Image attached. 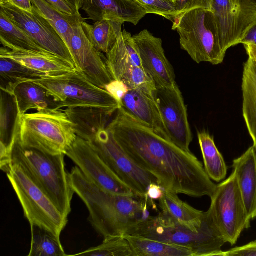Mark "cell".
<instances>
[{
  "label": "cell",
  "mask_w": 256,
  "mask_h": 256,
  "mask_svg": "<svg viewBox=\"0 0 256 256\" xmlns=\"http://www.w3.org/2000/svg\"><path fill=\"white\" fill-rule=\"evenodd\" d=\"M106 128L130 156L156 178L165 191L212 196L216 185L202 162L128 114L122 106Z\"/></svg>",
  "instance_id": "obj_1"
},
{
  "label": "cell",
  "mask_w": 256,
  "mask_h": 256,
  "mask_svg": "<svg viewBox=\"0 0 256 256\" xmlns=\"http://www.w3.org/2000/svg\"><path fill=\"white\" fill-rule=\"evenodd\" d=\"M70 184L89 212L88 221L104 238L124 236L132 227L150 216L148 198L124 196L111 193L88 180L78 166L70 172Z\"/></svg>",
  "instance_id": "obj_2"
},
{
  "label": "cell",
  "mask_w": 256,
  "mask_h": 256,
  "mask_svg": "<svg viewBox=\"0 0 256 256\" xmlns=\"http://www.w3.org/2000/svg\"><path fill=\"white\" fill-rule=\"evenodd\" d=\"M64 154H51L22 146L17 138L11 152V164L20 166L29 178L68 218L74 192Z\"/></svg>",
  "instance_id": "obj_3"
},
{
  "label": "cell",
  "mask_w": 256,
  "mask_h": 256,
  "mask_svg": "<svg viewBox=\"0 0 256 256\" xmlns=\"http://www.w3.org/2000/svg\"><path fill=\"white\" fill-rule=\"evenodd\" d=\"M208 219L198 232L176 222L161 211L130 228L124 235H131L179 246L191 250L194 256H220L226 244L208 212Z\"/></svg>",
  "instance_id": "obj_4"
},
{
  "label": "cell",
  "mask_w": 256,
  "mask_h": 256,
  "mask_svg": "<svg viewBox=\"0 0 256 256\" xmlns=\"http://www.w3.org/2000/svg\"><path fill=\"white\" fill-rule=\"evenodd\" d=\"M76 136L64 110H44L20 115L16 138L24 146L56 155L65 154Z\"/></svg>",
  "instance_id": "obj_5"
},
{
  "label": "cell",
  "mask_w": 256,
  "mask_h": 256,
  "mask_svg": "<svg viewBox=\"0 0 256 256\" xmlns=\"http://www.w3.org/2000/svg\"><path fill=\"white\" fill-rule=\"evenodd\" d=\"M172 30L180 36L181 48L198 64H222L226 53L222 48L214 16L210 8H198L178 16Z\"/></svg>",
  "instance_id": "obj_6"
},
{
  "label": "cell",
  "mask_w": 256,
  "mask_h": 256,
  "mask_svg": "<svg viewBox=\"0 0 256 256\" xmlns=\"http://www.w3.org/2000/svg\"><path fill=\"white\" fill-rule=\"evenodd\" d=\"M6 175L30 226L46 230L60 240L61 233L68 223V218L61 213L20 166L11 164Z\"/></svg>",
  "instance_id": "obj_7"
},
{
  "label": "cell",
  "mask_w": 256,
  "mask_h": 256,
  "mask_svg": "<svg viewBox=\"0 0 256 256\" xmlns=\"http://www.w3.org/2000/svg\"><path fill=\"white\" fill-rule=\"evenodd\" d=\"M44 88L64 108L94 106L118 110V101L106 90L92 82L76 70L65 74L32 80Z\"/></svg>",
  "instance_id": "obj_8"
},
{
  "label": "cell",
  "mask_w": 256,
  "mask_h": 256,
  "mask_svg": "<svg viewBox=\"0 0 256 256\" xmlns=\"http://www.w3.org/2000/svg\"><path fill=\"white\" fill-rule=\"evenodd\" d=\"M207 211L222 234L225 243L232 246L242 232L250 227L249 218L235 172L216 185Z\"/></svg>",
  "instance_id": "obj_9"
},
{
  "label": "cell",
  "mask_w": 256,
  "mask_h": 256,
  "mask_svg": "<svg viewBox=\"0 0 256 256\" xmlns=\"http://www.w3.org/2000/svg\"><path fill=\"white\" fill-rule=\"evenodd\" d=\"M88 142L111 170L137 196L146 198L150 186L158 184L156 178L139 166L106 128L99 131Z\"/></svg>",
  "instance_id": "obj_10"
},
{
  "label": "cell",
  "mask_w": 256,
  "mask_h": 256,
  "mask_svg": "<svg viewBox=\"0 0 256 256\" xmlns=\"http://www.w3.org/2000/svg\"><path fill=\"white\" fill-rule=\"evenodd\" d=\"M0 10L40 46L75 66L65 42L54 27L32 5V12L24 10L7 2H0Z\"/></svg>",
  "instance_id": "obj_11"
},
{
  "label": "cell",
  "mask_w": 256,
  "mask_h": 256,
  "mask_svg": "<svg viewBox=\"0 0 256 256\" xmlns=\"http://www.w3.org/2000/svg\"><path fill=\"white\" fill-rule=\"evenodd\" d=\"M220 44L224 52L240 44L256 21V8L249 0H212Z\"/></svg>",
  "instance_id": "obj_12"
},
{
  "label": "cell",
  "mask_w": 256,
  "mask_h": 256,
  "mask_svg": "<svg viewBox=\"0 0 256 256\" xmlns=\"http://www.w3.org/2000/svg\"><path fill=\"white\" fill-rule=\"evenodd\" d=\"M65 155L88 180L102 189L116 194L137 196L111 170L88 141L76 136Z\"/></svg>",
  "instance_id": "obj_13"
},
{
  "label": "cell",
  "mask_w": 256,
  "mask_h": 256,
  "mask_svg": "<svg viewBox=\"0 0 256 256\" xmlns=\"http://www.w3.org/2000/svg\"><path fill=\"white\" fill-rule=\"evenodd\" d=\"M169 141L188 152L192 135L186 107L176 84L171 88L156 87L154 92Z\"/></svg>",
  "instance_id": "obj_14"
},
{
  "label": "cell",
  "mask_w": 256,
  "mask_h": 256,
  "mask_svg": "<svg viewBox=\"0 0 256 256\" xmlns=\"http://www.w3.org/2000/svg\"><path fill=\"white\" fill-rule=\"evenodd\" d=\"M76 70L95 85L106 89L114 80L107 68L103 53L98 51L86 36L82 22L75 24L68 46Z\"/></svg>",
  "instance_id": "obj_15"
},
{
  "label": "cell",
  "mask_w": 256,
  "mask_h": 256,
  "mask_svg": "<svg viewBox=\"0 0 256 256\" xmlns=\"http://www.w3.org/2000/svg\"><path fill=\"white\" fill-rule=\"evenodd\" d=\"M142 66L156 87L171 88L176 84L174 68L166 56L162 40L145 29L132 36Z\"/></svg>",
  "instance_id": "obj_16"
},
{
  "label": "cell",
  "mask_w": 256,
  "mask_h": 256,
  "mask_svg": "<svg viewBox=\"0 0 256 256\" xmlns=\"http://www.w3.org/2000/svg\"><path fill=\"white\" fill-rule=\"evenodd\" d=\"M154 92L140 88L128 89L120 105L137 120L168 140Z\"/></svg>",
  "instance_id": "obj_17"
},
{
  "label": "cell",
  "mask_w": 256,
  "mask_h": 256,
  "mask_svg": "<svg viewBox=\"0 0 256 256\" xmlns=\"http://www.w3.org/2000/svg\"><path fill=\"white\" fill-rule=\"evenodd\" d=\"M82 9L94 22L108 20L134 25L148 14L133 0H84Z\"/></svg>",
  "instance_id": "obj_18"
},
{
  "label": "cell",
  "mask_w": 256,
  "mask_h": 256,
  "mask_svg": "<svg viewBox=\"0 0 256 256\" xmlns=\"http://www.w3.org/2000/svg\"><path fill=\"white\" fill-rule=\"evenodd\" d=\"M20 113L12 93L0 89V168L6 174L11 166V152L16 140Z\"/></svg>",
  "instance_id": "obj_19"
},
{
  "label": "cell",
  "mask_w": 256,
  "mask_h": 256,
  "mask_svg": "<svg viewBox=\"0 0 256 256\" xmlns=\"http://www.w3.org/2000/svg\"><path fill=\"white\" fill-rule=\"evenodd\" d=\"M117 110L84 106L67 108L64 111L73 123L76 136L88 142L107 128Z\"/></svg>",
  "instance_id": "obj_20"
},
{
  "label": "cell",
  "mask_w": 256,
  "mask_h": 256,
  "mask_svg": "<svg viewBox=\"0 0 256 256\" xmlns=\"http://www.w3.org/2000/svg\"><path fill=\"white\" fill-rule=\"evenodd\" d=\"M232 167L249 218H256V149L250 147L234 159Z\"/></svg>",
  "instance_id": "obj_21"
},
{
  "label": "cell",
  "mask_w": 256,
  "mask_h": 256,
  "mask_svg": "<svg viewBox=\"0 0 256 256\" xmlns=\"http://www.w3.org/2000/svg\"><path fill=\"white\" fill-rule=\"evenodd\" d=\"M0 57L12 59L50 76L65 74L76 70L67 61L52 54L12 50L4 46L0 49Z\"/></svg>",
  "instance_id": "obj_22"
},
{
  "label": "cell",
  "mask_w": 256,
  "mask_h": 256,
  "mask_svg": "<svg viewBox=\"0 0 256 256\" xmlns=\"http://www.w3.org/2000/svg\"><path fill=\"white\" fill-rule=\"evenodd\" d=\"M105 62L112 78L118 80H120L130 68L142 66L139 54L130 32L125 30H122L114 45L106 54Z\"/></svg>",
  "instance_id": "obj_23"
},
{
  "label": "cell",
  "mask_w": 256,
  "mask_h": 256,
  "mask_svg": "<svg viewBox=\"0 0 256 256\" xmlns=\"http://www.w3.org/2000/svg\"><path fill=\"white\" fill-rule=\"evenodd\" d=\"M177 194L164 191L158 200L162 211L180 224L194 232L200 230L207 220V212L194 208Z\"/></svg>",
  "instance_id": "obj_24"
},
{
  "label": "cell",
  "mask_w": 256,
  "mask_h": 256,
  "mask_svg": "<svg viewBox=\"0 0 256 256\" xmlns=\"http://www.w3.org/2000/svg\"><path fill=\"white\" fill-rule=\"evenodd\" d=\"M12 94L14 96L20 115L30 110H61L64 104L50 95L46 90L32 81L18 84Z\"/></svg>",
  "instance_id": "obj_25"
},
{
  "label": "cell",
  "mask_w": 256,
  "mask_h": 256,
  "mask_svg": "<svg viewBox=\"0 0 256 256\" xmlns=\"http://www.w3.org/2000/svg\"><path fill=\"white\" fill-rule=\"evenodd\" d=\"M242 91V116L256 149V66L248 58L244 64Z\"/></svg>",
  "instance_id": "obj_26"
},
{
  "label": "cell",
  "mask_w": 256,
  "mask_h": 256,
  "mask_svg": "<svg viewBox=\"0 0 256 256\" xmlns=\"http://www.w3.org/2000/svg\"><path fill=\"white\" fill-rule=\"evenodd\" d=\"M124 22L117 20H104L90 24L82 22L83 30L93 46L99 52L108 54L122 33Z\"/></svg>",
  "instance_id": "obj_27"
},
{
  "label": "cell",
  "mask_w": 256,
  "mask_h": 256,
  "mask_svg": "<svg viewBox=\"0 0 256 256\" xmlns=\"http://www.w3.org/2000/svg\"><path fill=\"white\" fill-rule=\"evenodd\" d=\"M0 41L4 47L12 50L52 54L43 48L26 32L12 22L0 10Z\"/></svg>",
  "instance_id": "obj_28"
},
{
  "label": "cell",
  "mask_w": 256,
  "mask_h": 256,
  "mask_svg": "<svg viewBox=\"0 0 256 256\" xmlns=\"http://www.w3.org/2000/svg\"><path fill=\"white\" fill-rule=\"evenodd\" d=\"M132 256H194L192 252L183 246L143 237L124 235Z\"/></svg>",
  "instance_id": "obj_29"
},
{
  "label": "cell",
  "mask_w": 256,
  "mask_h": 256,
  "mask_svg": "<svg viewBox=\"0 0 256 256\" xmlns=\"http://www.w3.org/2000/svg\"><path fill=\"white\" fill-rule=\"evenodd\" d=\"M47 76L9 58L0 57V88L12 93L19 84Z\"/></svg>",
  "instance_id": "obj_30"
},
{
  "label": "cell",
  "mask_w": 256,
  "mask_h": 256,
  "mask_svg": "<svg viewBox=\"0 0 256 256\" xmlns=\"http://www.w3.org/2000/svg\"><path fill=\"white\" fill-rule=\"evenodd\" d=\"M198 138L206 174L216 182L224 180L227 174V166L213 136L206 131H202L198 132Z\"/></svg>",
  "instance_id": "obj_31"
},
{
  "label": "cell",
  "mask_w": 256,
  "mask_h": 256,
  "mask_svg": "<svg viewBox=\"0 0 256 256\" xmlns=\"http://www.w3.org/2000/svg\"><path fill=\"white\" fill-rule=\"evenodd\" d=\"M42 15L57 30L66 46L70 44L74 26L84 21L81 14L65 16L57 11L45 0H30Z\"/></svg>",
  "instance_id": "obj_32"
},
{
  "label": "cell",
  "mask_w": 256,
  "mask_h": 256,
  "mask_svg": "<svg viewBox=\"0 0 256 256\" xmlns=\"http://www.w3.org/2000/svg\"><path fill=\"white\" fill-rule=\"evenodd\" d=\"M32 240L28 256H64L60 240L50 232L36 226H30Z\"/></svg>",
  "instance_id": "obj_33"
},
{
  "label": "cell",
  "mask_w": 256,
  "mask_h": 256,
  "mask_svg": "<svg viewBox=\"0 0 256 256\" xmlns=\"http://www.w3.org/2000/svg\"><path fill=\"white\" fill-rule=\"evenodd\" d=\"M74 256H132V252L128 240L121 236L105 238L100 244Z\"/></svg>",
  "instance_id": "obj_34"
},
{
  "label": "cell",
  "mask_w": 256,
  "mask_h": 256,
  "mask_svg": "<svg viewBox=\"0 0 256 256\" xmlns=\"http://www.w3.org/2000/svg\"><path fill=\"white\" fill-rule=\"evenodd\" d=\"M122 82L128 89L140 88L154 92L156 87L154 82L142 66H134L128 70L122 77Z\"/></svg>",
  "instance_id": "obj_35"
},
{
  "label": "cell",
  "mask_w": 256,
  "mask_h": 256,
  "mask_svg": "<svg viewBox=\"0 0 256 256\" xmlns=\"http://www.w3.org/2000/svg\"><path fill=\"white\" fill-rule=\"evenodd\" d=\"M138 2L148 12L162 16L172 22L178 16V12L174 5L163 0H133Z\"/></svg>",
  "instance_id": "obj_36"
},
{
  "label": "cell",
  "mask_w": 256,
  "mask_h": 256,
  "mask_svg": "<svg viewBox=\"0 0 256 256\" xmlns=\"http://www.w3.org/2000/svg\"><path fill=\"white\" fill-rule=\"evenodd\" d=\"M212 0H178L175 4L178 15L198 8H210Z\"/></svg>",
  "instance_id": "obj_37"
},
{
  "label": "cell",
  "mask_w": 256,
  "mask_h": 256,
  "mask_svg": "<svg viewBox=\"0 0 256 256\" xmlns=\"http://www.w3.org/2000/svg\"><path fill=\"white\" fill-rule=\"evenodd\" d=\"M256 256V240L222 252L220 256Z\"/></svg>",
  "instance_id": "obj_38"
},
{
  "label": "cell",
  "mask_w": 256,
  "mask_h": 256,
  "mask_svg": "<svg viewBox=\"0 0 256 256\" xmlns=\"http://www.w3.org/2000/svg\"><path fill=\"white\" fill-rule=\"evenodd\" d=\"M57 11L65 16H76L80 14L76 7L66 0H45Z\"/></svg>",
  "instance_id": "obj_39"
},
{
  "label": "cell",
  "mask_w": 256,
  "mask_h": 256,
  "mask_svg": "<svg viewBox=\"0 0 256 256\" xmlns=\"http://www.w3.org/2000/svg\"><path fill=\"white\" fill-rule=\"evenodd\" d=\"M120 103L124 94L128 90L126 86L122 81L113 80L106 88V89Z\"/></svg>",
  "instance_id": "obj_40"
},
{
  "label": "cell",
  "mask_w": 256,
  "mask_h": 256,
  "mask_svg": "<svg viewBox=\"0 0 256 256\" xmlns=\"http://www.w3.org/2000/svg\"><path fill=\"white\" fill-rule=\"evenodd\" d=\"M164 190L158 184H152L148 188L146 197L150 201L159 200L164 196Z\"/></svg>",
  "instance_id": "obj_41"
},
{
  "label": "cell",
  "mask_w": 256,
  "mask_h": 256,
  "mask_svg": "<svg viewBox=\"0 0 256 256\" xmlns=\"http://www.w3.org/2000/svg\"><path fill=\"white\" fill-rule=\"evenodd\" d=\"M240 44L256 46V21L247 30Z\"/></svg>",
  "instance_id": "obj_42"
},
{
  "label": "cell",
  "mask_w": 256,
  "mask_h": 256,
  "mask_svg": "<svg viewBox=\"0 0 256 256\" xmlns=\"http://www.w3.org/2000/svg\"><path fill=\"white\" fill-rule=\"evenodd\" d=\"M7 2L14 6L28 12H32V4L30 0H0V2Z\"/></svg>",
  "instance_id": "obj_43"
},
{
  "label": "cell",
  "mask_w": 256,
  "mask_h": 256,
  "mask_svg": "<svg viewBox=\"0 0 256 256\" xmlns=\"http://www.w3.org/2000/svg\"><path fill=\"white\" fill-rule=\"evenodd\" d=\"M244 45L248 58H250L256 66V46L252 44H244Z\"/></svg>",
  "instance_id": "obj_44"
},
{
  "label": "cell",
  "mask_w": 256,
  "mask_h": 256,
  "mask_svg": "<svg viewBox=\"0 0 256 256\" xmlns=\"http://www.w3.org/2000/svg\"><path fill=\"white\" fill-rule=\"evenodd\" d=\"M68 3H70L72 6H74L76 8V9L80 11V9H82L83 4H84V0H66Z\"/></svg>",
  "instance_id": "obj_45"
},
{
  "label": "cell",
  "mask_w": 256,
  "mask_h": 256,
  "mask_svg": "<svg viewBox=\"0 0 256 256\" xmlns=\"http://www.w3.org/2000/svg\"><path fill=\"white\" fill-rule=\"evenodd\" d=\"M163 0L175 6L176 4V2L178 0Z\"/></svg>",
  "instance_id": "obj_46"
},
{
  "label": "cell",
  "mask_w": 256,
  "mask_h": 256,
  "mask_svg": "<svg viewBox=\"0 0 256 256\" xmlns=\"http://www.w3.org/2000/svg\"><path fill=\"white\" fill-rule=\"evenodd\" d=\"M256 8V0H249Z\"/></svg>",
  "instance_id": "obj_47"
}]
</instances>
